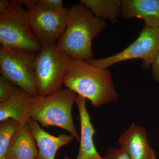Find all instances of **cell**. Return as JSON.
<instances>
[{"instance_id":"cell-14","label":"cell","mask_w":159,"mask_h":159,"mask_svg":"<svg viewBox=\"0 0 159 159\" xmlns=\"http://www.w3.org/2000/svg\"><path fill=\"white\" fill-rule=\"evenodd\" d=\"M38 152L28 123H20L4 159H36Z\"/></svg>"},{"instance_id":"cell-10","label":"cell","mask_w":159,"mask_h":159,"mask_svg":"<svg viewBox=\"0 0 159 159\" xmlns=\"http://www.w3.org/2000/svg\"><path fill=\"white\" fill-rule=\"evenodd\" d=\"M86 99L78 95L75 99L80 118V137L79 152L75 159H104L98 153L94 144L93 137L96 131L87 110ZM65 159H71L66 157Z\"/></svg>"},{"instance_id":"cell-5","label":"cell","mask_w":159,"mask_h":159,"mask_svg":"<svg viewBox=\"0 0 159 159\" xmlns=\"http://www.w3.org/2000/svg\"><path fill=\"white\" fill-rule=\"evenodd\" d=\"M10 1L11 6L9 10L0 14L1 46L39 53L43 47L31 29L28 11L15 0Z\"/></svg>"},{"instance_id":"cell-9","label":"cell","mask_w":159,"mask_h":159,"mask_svg":"<svg viewBox=\"0 0 159 159\" xmlns=\"http://www.w3.org/2000/svg\"><path fill=\"white\" fill-rule=\"evenodd\" d=\"M118 142L130 159H157L155 152L147 141V132L142 126L132 123Z\"/></svg>"},{"instance_id":"cell-7","label":"cell","mask_w":159,"mask_h":159,"mask_svg":"<svg viewBox=\"0 0 159 159\" xmlns=\"http://www.w3.org/2000/svg\"><path fill=\"white\" fill-rule=\"evenodd\" d=\"M159 51V27L145 25L138 38L123 51L109 57L87 61L100 68L108 69L124 61L141 59L143 60L142 69L145 70L152 67Z\"/></svg>"},{"instance_id":"cell-21","label":"cell","mask_w":159,"mask_h":159,"mask_svg":"<svg viewBox=\"0 0 159 159\" xmlns=\"http://www.w3.org/2000/svg\"><path fill=\"white\" fill-rule=\"evenodd\" d=\"M16 2L20 4L24 5L27 9V11L31 9L34 6L37 5L38 0H15Z\"/></svg>"},{"instance_id":"cell-13","label":"cell","mask_w":159,"mask_h":159,"mask_svg":"<svg viewBox=\"0 0 159 159\" xmlns=\"http://www.w3.org/2000/svg\"><path fill=\"white\" fill-rule=\"evenodd\" d=\"M121 17L142 19L146 25L159 27V0H122Z\"/></svg>"},{"instance_id":"cell-12","label":"cell","mask_w":159,"mask_h":159,"mask_svg":"<svg viewBox=\"0 0 159 159\" xmlns=\"http://www.w3.org/2000/svg\"><path fill=\"white\" fill-rule=\"evenodd\" d=\"M33 98L28 92L18 87L9 99L0 103V122L11 119L20 123H28Z\"/></svg>"},{"instance_id":"cell-4","label":"cell","mask_w":159,"mask_h":159,"mask_svg":"<svg viewBox=\"0 0 159 159\" xmlns=\"http://www.w3.org/2000/svg\"><path fill=\"white\" fill-rule=\"evenodd\" d=\"M74 59L58 50L56 43L43 47L38 53L34 65L39 96H51L61 90L65 74Z\"/></svg>"},{"instance_id":"cell-11","label":"cell","mask_w":159,"mask_h":159,"mask_svg":"<svg viewBox=\"0 0 159 159\" xmlns=\"http://www.w3.org/2000/svg\"><path fill=\"white\" fill-rule=\"evenodd\" d=\"M28 125L36 141L39 152L36 159H55L57 150L74 140L72 135L60 134L57 136L51 135L43 130L39 123L31 119Z\"/></svg>"},{"instance_id":"cell-19","label":"cell","mask_w":159,"mask_h":159,"mask_svg":"<svg viewBox=\"0 0 159 159\" xmlns=\"http://www.w3.org/2000/svg\"><path fill=\"white\" fill-rule=\"evenodd\" d=\"M104 159H130L126 152L122 148H110L107 151Z\"/></svg>"},{"instance_id":"cell-2","label":"cell","mask_w":159,"mask_h":159,"mask_svg":"<svg viewBox=\"0 0 159 159\" xmlns=\"http://www.w3.org/2000/svg\"><path fill=\"white\" fill-rule=\"evenodd\" d=\"M63 84L99 107L116 101L118 93L108 69L100 68L87 61L74 59L63 78Z\"/></svg>"},{"instance_id":"cell-1","label":"cell","mask_w":159,"mask_h":159,"mask_svg":"<svg viewBox=\"0 0 159 159\" xmlns=\"http://www.w3.org/2000/svg\"><path fill=\"white\" fill-rule=\"evenodd\" d=\"M106 27L105 21L95 16L84 5H72L68 11L66 29L56 47L74 59L89 61L93 59L92 41Z\"/></svg>"},{"instance_id":"cell-18","label":"cell","mask_w":159,"mask_h":159,"mask_svg":"<svg viewBox=\"0 0 159 159\" xmlns=\"http://www.w3.org/2000/svg\"><path fill=\"white\" fill-rule=\"evenodd\" d=\"M62 0H38L37 6L41 9L52 11H58L63 10Z\"/></svg>"},{"instance_id":"cell-16","label":"cell","mask_w":159,"mask_h":159,"mask_svg":"<svg viewBox=\"0 0 159 159\" xmlns=\"http://www.w3.org/2000/svg\"><path fill=\"white\" fill-rule=\"evenodd\" d=\"M20 123L9 119L0 122V159H4Z\"/></svg>"},{"instance_id":"cell-3","label":"cell","mask_w":159,"mask_h":159,"mask_svg":"<svg viewBox=\"0 0 159 159\" xmlns=\"http://www.w3.org/2000/svg\"><path fill=\"white\" fill-rule=\"evenodd\" d=\"M77 96L74 91L66 88L51 96L34 97L30 107V118L43 127L57 126L67 130L80 141L72 114Z\"/></svg>"},{"instance_id":"cell-15","label":"cell","mask_w":159,"mask_h":159,"mask_svg":"<svg viewBox=\"0 0 159 159\" xmlns=\"http://www.w3.org/2000/svg\"><path fill=\"white\" fill-rule=\"evenodd\" d=\"M80 3L85 6L96 17L103 20H109L116 24L121 16L122 0H80Z\"/></svg>"},{"instance_id":"cell-20","label":"cell","mask_w":159,"mask_h":159,"mask_svg":"<svg viewBox=\"0 0 159 159\" xmlns=\"http://www.w3.org/2000/svg\"><path fill=\"white\" fill-rule=\"evenodd\" d=\"M152 67L154 78L159 83V51L154 60Z\"/></svg>"},{"instance_id":"cell-8","label":"cell","mask_w":159,"mask_h":159,"mask_svg":"<svg viewBox=\"0 0 159 159\" xmlns=\"http://www.w3.org/2000/svg\"><path fill=\"white\" fill-rule=\"evenodd\" d=\"M69 9L49 11L37 5L27 11L31 29L43 48L55 43L62 35L66 27Z\"/></svg>"},{"instance_id":"cell-6","label":"cell","mask_w":159,"mask_h":159,"mask_svg":"<svg viewBox=\"0 0 159 159\" xmlns=\"http://www.w3.org/2000/svg\"><path fill=\"white\" fill-rule=\"evenodd\" d=\"M38 53L29 50L1 46V76L34 97L39 96L35 81L34 65Z\"/></svg>"},{"instance_id":"cell-22","label":"cell","mask_w":159,"mask_h":159,"mask_svg":"<svg viewBox=\"0 0 159 159\" xmlns=\"http://www.w3.org/2000/svg\"><path fill=\"white\" fill-rule=\"evenodd\" d=\"M11 6L10 1L0 0V14H3L8 11Z\"/></svg>"},{"instance_id":"cell-17","label":"cell","mask_w":159,"mask_h":159,"mask_svg":"<svg viewBox=\"0 0 159 159\" xmlns=\"http://www.w3.org/2000/svg\"><path fill=\"white\" fill-rule=\"evenodd\" d=\"M18 87L13 82L0 76V103L9 99Z\"/></svg>"}]
</instances>
